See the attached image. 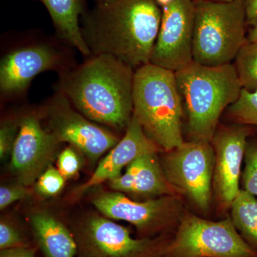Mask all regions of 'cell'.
<instances>
[{
	"label": "cell",
	"instance_id": "1",
	"mask_svg": "<svg viewBox=\"0 0 257 257\" xmlns=\"http://www.w3.org/2000/svg\"><path fill=\"white\" fill-rule=\"evenodd\" d=\"M82 18L93 55L114 56L135 70L150 63L162 20L155 0H101Z\"/></svg>",
	"mask_w": 257,
	"mask_h": 257
},
{
	"label": "cell",
	"instance_id": "2",
	"mask_svg": "<svg viewBox=\"0 0 257 257\" xmlns=\"http://www.w3.org/2000/svg\"><path fill=\"white\" fill-rule=\"evenodd\" d=\"M135 72L114 56L93 55L75 68L62 72L58 91L91 121L126 128L133 114Z\"/></svg>",
	"mask_w": 257,
	"mask_h": 257
},
{
	"label": "cell",
	"instance_id": "3",
	"mask_svg": "<svg viewBox=\"0 0 257 257\" xmlns=\"http://www.w3.org/2000/svg\"><path fill=\"white\" fill-rule=\"evenodd\" d=\"M175 76L189 136L211 143L223 111L242 90L234 64L209 67L192 61Z\"/></svg>",
	"mask_w": 257,
	"mask_h": 257
},
{
	"label": "cell",
	"instance_id": "4",
	"mask_svg": "<svg viewBox=\"0 0 257 257\" xmlns=\"http://www.w3.org/2000/svg\"><path fill=\"white\" fill-rule=\"evenodd\" d=\"M183 114L175 72L151 63L135 70L133 116L161 150L169 152L184 143Z\"/></svg>",
	"mask_w": 257,
	"mask_h": 257
},
{
	"label": "cell",
	"instance_id": "5",
	"mask_svg": "<svg viewBox=\"0 0 257 257\" xmlns=\"http://www.w3.org/2000/svg\"><path fill=\"white\" fill-rule=\"evenodd\" d=\"M194 2L193 61L209 67L233 63L247 42L244 1Z\"/></svg>",
	"mask_w": 257,
	"mask_h": 257
},
{
	"label": "cell",
	"instance_id": "6",
	"mask_svg": "<svg viewBox=\"0 0 257 257\" xmlns=\"http://www.w3.org/2000/svg\"><path fill=\"white\" fill-rule=\"evenodd\" d=\"M162 257H257L231 219L212 221L194 215L181 220Z\"/></svg>",
	"mask_w": 257,
	"mask_h": 257
},
{
	"label": "cell",
	"instance_id": "7",
	"mask_svg": "<svg viewBox=\"0 0 257 257\" xmlns=\"http://www.w3.org/2000/svg\"><path fill=\"white\" fill-rule=\"evenodd\" d=\"M211 143L191 140L170 150L164 159L166 177L199 209L210 205L215 155Z\"/></svg>",
	"mask_w": 257,
	"mask_h": 257
},
{
	"label": "cell",
	"instance_id": "8",
	"mask_svg": "<svg viewBox=\"0 0 257 257\" xmlns=\"http://www.w3.org/2000/svg\"><path fill=\"white\" fill-rule=\"evenodd\" d=\"M62 92H57L47 103L46 116L50 132L60 143H67L91 161L110 150L119 140L110 132L77 112Z\"/></svg>",
	"mask_w": 257,
	"mask_h": 257
},
{
	"label": "cell",
	"instance_id": "9",
	"mask_svg": "<svg viewBox=\"0 0 257 257\" xmlns=\"http://www.w3.org/2000/svg\"><path fill=\"white\" fill-rule=\"evenodd\" d=\"M160 31L150 63L177 72L193 61L194 0H175L161 8Z\"/></svg>",
	"mask_w": 257,
	"mask_h": 257
},
{
	"label": "cell",
	"instance_id": "10",
	"mask_svg": "<svg viewBox=\"0 0 257 257\" xmlns=\"http://www.w3.org/2000/svg\"><path fill=\"white\" fill-rule=\"evenodd\" d=\"M79 242L84 257H162L169 243L134 239L124 226L96 215L84 224Z\"/></svg>",
	"mask_w": 257,
	"mask_h": 257
},
{
	"label": "cell",
	"instance_id": "11",
	"mask_svg": "<svg viewBox=\"0 0 257 257\" xmlns=\"http://www.w3.org/2000/svg\"><path fill=\"white\" fill-rule=\"evenodd\" d=\"M59 144L53 134L42 127L40 115L23 116L10 162L19 184L28 187L35 183L53 159Z\"/></svg>",
	"mask_w": 257,
	"mask_h": 257
},
{
	"label": "cell",
	"instance_id": "12",
	"mask_svg": "<svg viewBox=\"0 0 257 257\" xmlns=\"http://www.w3.org/2000/svg\"><path fill=\"white\" fill-rule=\"evenodd\" d=\"M92 203L104 216L127 221L146 234L165 228L179 208L178 201L174 196L136 202L119 192L100 193L92 199Z\"/></svg>",
	"mask_w": 257,
	"mask_h": 257
},
{
	"label": "cell",
	"instance_id": "13",
	"mask_svg": "<svg viewBox=\"0 0 257 257\" xmlns=\"http://www.w3.org/2000/svg\"><path fill=\"white\" fill-rule=\"evenodd\" d=\"M249 136L250 128L245 125L224 126L216 130L211 140L215 155L214 187L224 207H231L239 194L241 165Z\"/></svg>",
	"mask_w": 257,
	"mask_h": 257
},
{
	"label": "cell",
	"instance_id": "14",
	"mask_svg": "<svg viewBox=\"0 0 257 257\" xmlns=\"http://www.w3.org/2000/svg\"><path fill=\"white\" fill-rule=\"evenodd\" d=\"M61 55L53 47L35 45L5 55L0 63V89L5 95L23 92L39 74L60 68Z\"/></svg>",
	"mask_w": 257,
	"mask_h": 257
},
{
	"label": "cell",
	"instance_id": "15",
	"mask_svg": "<svg viewBox=\"0 0 257 257\" xmlns=\"http://www.w3.org/2000/svg\"><path fill=\"white\" fill-rule=\"evenodd\" d=\"M160 150L147 136L135 116H132L123 138L101 160L92 177L79 191L84 192L106 181L110 182L117 178L121 175L122 169L134 160L146 154L158 152Z\"/></svg>",
	"mask_w": 257,
	"mask_h": 257
},
{
	"label": "cell",
	"instance_id": "16",
	"mask_svg": "<svg viewBox=\"0 0 257 257\" xmlns=\"http://www.w3.org/2000/svg\"><path fill=\"white\" fill-rule=\"evenodd\" d=\"M109 182L116 192L138 195L175 196L180 193L166 177L157 152L138 157L126 167L124 174Z\"/></svg>",
	"mask_w": 257,
	"mask_h": 257
},
{
	"label": "cell",
	"instance_id": "17",
	"mask_svg": "<svg viewBox=\"0 0 257 257\" xmlns=\"http://www.w3.org/2000/svg\"><path fill=\"white\" fill-rule=\"evenodd\" d=\"M31 224L45 257L76 256L77 243L70 231L58 219L45 211H37L31 216Z\"/></svg>",
	"mask_w": 257,
	"mask_h": 257
},
{
	"label": "cell",
	"instance_id": "18",
	"mask_svg": "<svg viewBox=\"0 0 257 257\" xmlns=\"http://www.w3.org/2000/svg\"><path fill=\"white\" fill-rule=\"evenodd\" d=\"M40 1L48 11L59 36L75 47L83 55H92L79 26V18L87 12L85 0Z\"/></svg>",
	"mask_w": 257,
	"mask_h": 257
},
{
	"label": "cell",
	"instance_id": "19",
	"mask_svg": "<svg viewBox=\"0 0 257 257\" xmlns=\"http://www.w3.org/2000/svg\"><path fill=\"white\" fill-rule=\"evenodd\" d=\"M231 207V220L236 229L257 247V198L240 189Z\"/></svg>",
	"mask_w": 257,
	"mask_h": 257
},
{
	"label": "cell",
	"instance_id": "20",
	"mask_svg": "<svg viewBox=\"0 0 257 257\" xmlns=\"http://www.w3.org/2000/svg\"><path fill=\"white\" fill-rule=\"evenodd\" d=\"M242 89L257 90V43L246 42L233 62Z\"/></svg>",
	"mask_w": 257,
	"mask_h": 257
},
{
	"label": "cell",
	"instance_id": "21",
	"mask_svg": "<svg viewBox=\"0 0 257 257\" xmlns=\"http://www.w3.org/2000/svg\"><path fill=\"white\" fill-rule=\"evenodd\" d=\"M228 110L240 124L257 127V90L249 92L242 89L237 100L229 106Z\"/></svg>",
	"mask_w": 257,
	"mask_h": 257
},
{
	"label": "cell",
	"instance_id": "22",
	"mask_svg": "<svg viewBox=\"0 0 257 257\" xmlns=\"http://www.w3.org/2000/svg\"><path fill=\"white\" fill-rule=\"evenodd\" d=\"M245 167L242 174L243 190L257 198V138L246 144Z\"/></svg>",
	"mask_w": 257,
	"mask_h": 257
},
{
	"label": "cell",
	"instance_id": "23",
	"mask_svg": "<svg viewBox=\"0 0 257 257\" xmlns=\"http://www.w3.org/2000/svg\"><path fill=\"white\" fill-rule=\"evenodd\" d=\"M65 179L57 168L50 165L37 180V192L45 197L57 195L63 189Z\"/></svg>",
	"mask_w": 257,
	"mask_h": 257
},
{
	"label": "cell",
	"instance_id": "24",
	"mask_svg": "<svg viewBox=\"0 0 257 257\" xmlns=\"http://www.w3.org/2000/svg\"><path fill=\"white\" fill-rule=\"evenodd\" d=\"M20 128V121L5 120L0 128V158L4 160L11 156Z\"/></svg>",
	"mask_w": 257,
	"mask_h": 257
},
{
	"label": "cell",
	"instance_id": "25",
	"mask_svg": "<svg viewBox=\"0 0 257 257\" xmlns=\"http://www.w3.org/2000/svg\"><path fill=\"white\" fill-rule=\"evenodd\" d=\"M57 170L65 179H70L78 173L80 160L77 152L72 147L62 150L57 157Z\"/></svg>",
	"mask_w": 257,
	"mask_h": 257
},
{
	"label": "cell",
	"instance_id": "26",
	"mask_svg": "<svg viewBox=\"0 0 257 257\" xmlns=\"http://www.w3.org/2000/svg\"><path fill=\"white\" fill-rule=\"evenodd\" d=\"M25 240L16 228L5 221L0 223V249L25 246Z\"/></svg>",
	"mask_w": 257,
	"mask_h": 257
},
{
	"label": "cell",
	"instance_id": "27",
	"mask_svg": "<svg viewBox=\"0 0 257 257\" xmlns=\"http://www.w3.org/2000/svg\"><path fill=\"white\" fill-rule=\"evenodd\" d=\"M28 189L25 186L19 184L15 185L3 186L0 188V209H4L17 201L28 197Z\"/></svg>",
	"mask_w": 257,
	"mask_h": 257
},
{
	"label": "cell",
	"instance_id": "28",
	"mask_svg": "<svg viewBox=\"0 0 257 257\" xmlns=\"http://www.w3.org/2000/svg\"><path fill=\"white\" fill-rule=\"evenodd\" d=\"M0 257H35V250L28 246L1 250Z\"/></svg>",
	"mask_w": 257,
	"mask_h": 257
},
{
	"label": "cell",
	"instance_id": "29",
	"mask_svg": "<svg viewBox=\"0 0 257 257\" xmlns=\"http://www.w3.org/2000/svg\"><path fill=\"white\" fill-rule=\"evenodd\" d=\"M247 24L257 18V0H243Z\"/></svg>",
	"mask_w": 257,
	"mask_h": 257
},
{
	"label": "cell",
	"instance_id": "30",
	"mask_svg": "<svg viewBox=\"0 0 257 257\" xmlns=\"http://www.w3.org/2000/svg\"><path fill=\"white\" fill-rule=\"evenodd\" d=\"M247 41L257 43V18L247 24Z\"/></svg>",
	"mask_w": 257,
	"mask_h": 257
},
{
	"label": "cell",
	"instance_id": "31",
	"mask_svg": "<svg viewBox=\"0 0 257 257\" xmlns=\"http://www.w3.org/2000/svg\"><path fill=\"white\" fill-rule=\"evenodd\" d=\"M155 1H156L157 4L161 8H162L173 3L175 0H155Z\"/></svg>",
	"mask_w": 257,
	"mask_h": 257
},
{
	"label": "cell",
	"instance_id": "32",
	"mask_svg": "<svg viewBox=\"0 0 257 257\" xmlns=\"http://www.w3.org/2000/svg\"><path fill=\"white\" fill-rule=\"evenodd\" d=\"M211 1L221 2V3H231V2H234L235 0H211Z\"/></svg>",
	"mask_w": 257,
	"mask_h": 257
},
{
	"label": "cell",
	"instance_id": "33",
	"mask_svg": "<svg viewBox=\"0 0 257 257\" xmlns=\"http://www.w3.org/2000/svg\"><path fill=\"white\" fill-rule=\"evenodd\" d=\"M96 2L101 1V0H95Z\"/></svg>",
	"mask_w": 257,
	"mask_h": 257
}]
</instances>
